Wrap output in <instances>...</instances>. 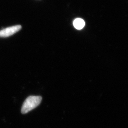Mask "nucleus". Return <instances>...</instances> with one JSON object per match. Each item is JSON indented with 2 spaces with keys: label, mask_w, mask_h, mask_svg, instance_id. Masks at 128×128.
I'll return each instance as SVG.
<instances>
[{
  "label": "nucleus",
  "mask_w": 128,
  "mask_h": 128,
  "mask_svg": "<svg viewBox=\"0 0 128 128\" xmlns=\"http://www.w3.org/2000/svg\"><path fill=\"white\" fill-rule=\"evenodd\" d=\"M73 25L74 28L77 30H81L84 26L85 22L82 19L77 18L74 20Z\"/></svg>",
  "instance_id": "nucleus-3"
},
{
  "label": "nucleus",
  "mask_w": 128,
  "mask_h": 128,
  "mask_svg": "<svg viewBox=\"0 0 128 128\" xmlns=\"http://www.w3.org/2000/svg\"><path fill=\"white\" fill-rule=\"evenodd\" d=\"M41 101L42 97L41 96H28L23 102L21 110L22 113L23 114H27L36 108L40 104Z\"/></svg>",
  "instance_id": "nucleus-1"
},
{
  "label": "nucleus",
  "mask_w": 128,
  "mask_h": 128,
  "mask_svg": "<svg viewBox=\"0 0 128 128\" xmlns=\"http://www.w3.org/2000/svg\"><path fill=\"white\" fill-rule=\"evenodd\" d=\"M21 28L20 25H15L0 30V37L6 38L18 32Z\"/></svg>",
  "instance_id": "nucleus-2"
}]
</instances>
